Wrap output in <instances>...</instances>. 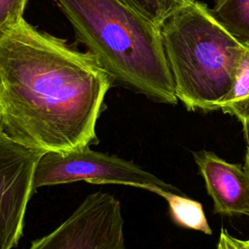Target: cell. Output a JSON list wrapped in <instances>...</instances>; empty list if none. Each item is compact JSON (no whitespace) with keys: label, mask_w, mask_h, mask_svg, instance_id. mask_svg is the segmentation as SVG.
<instances>
[{"label":"cell","mask_w":249,"mask_h":249,"mask_svg":"<svg viewBox=\"0 0 249 249\" xmlns=\"http://www.w3.org/2000/svg\"><path fill=\"white\" fill-rule=\"evenodd\" d=\"M112 84L89 53L24 18L0 34L2 130L26 147L45 153L96 142Z\"/></svg>","instance_id":"6da1fadb"},{"label":"cell","mask_w":249,"mask_h":249,"mask_svg":"<svg viewBox=\"0 0 249 249\" xmlns=\"http://www.w3.org/2000/svg\"><path fill=\"white\" fill-rule=\"evenodd\" d=\"M79 40L113 84L175 105L160 26L123 0H55Z\"/></svg>","instance_id":"7a4b0ae2"},{"label":"cell","mask_w":249,"mask_h":249,"mask_svg":"<svg viewBox=\"0 0 249 249\" xmlns=\"http://www.w3.org/2000/svg\"><path fill=\"white\" fill-rule=\"evenodd\" d=\"M175 93L188 111L219 110L230 91L244 43L204 3L187 1L160 25Z\"/></svg>","instance_id":"3957f363"},{"label":"cell","mask_w":249,"mask_h":249,"mask_svg":"<svg viewBox=\"0 0 249 249\" xmlns=\"http://www.w3.org/2000/svg\"><path fill=\"white\" fill-rule=\"evenodd\" d=\"M84 180L90 184H122L152 192L178 190L144 170L134 162L117 156L93 151L89 145L67 151L42 154L35 166L32 189Z\"/></svg>","instance_id":"277c9868"},{"label":"cell","mask_w":249,"mask_h":249,"mask_svg":"<svg viewBox=\"0 0 249 249\" xmlns=\"http://www.w3.org/2000/svg\"><path fill=\"white\" fill-rule=\"evenodd\" d=\"M28 249H125L120 201L104 192L88 196L60 226Z\"/></svg>","instance_id":"5b68a950"},{"label":"cell","mask_w":249,"mask_h":249,"mask_svg":"<svg viewBox=\"0 0 249 249\" xmlns=\"http://www.w3.org/2000/svg\"><path fill=\"white\" fill-rule=\"evenodd\" d=\"M43 153L0 129V249L16 247L21 237L35 166Z\"/></svg>","instance_id":"8992f818"},{"label":"cell","mask_w":249,"mask_h":249,"mask_svg":"<svg viewBox=\"0 0 249 249\" xmlns=\"http://www.w3.org/2000/svg\"><path fill=\"white\" fill-rule=\"evenodd\" d=\"M213 212L224 216H249V179L243 165L231 163L214 152L194 153Z\"/></svg>","instance_id":"52a82bcc"},{"label":"cell","mask_w":249,"mask_h":249,"mask_svg":"<svg viewBox=\"0 0 249 249\" xmlns=\"http://www.w3.org/2000/svg\"><path fill=\"white\" fill-rule=\"evenodd\" d=\"M244 43L234 80L230 91L218 103L224 114L234 117L242 125L245 135L249 134V42Z\"/></svg>","instance_id":"ba28073f"},{"label":"cell","mask_w":249,"mask_h":249,"mask_svg":"<svg viewBox=\"0 0 249 249\" xmlns=\"http://www.w3.org/2000/svg\"><path fill=\"white\" fill-rule=\"evenodd\" d=\"M153 193L162 196L167 204L172 221L185 229L212 234V230L207 222L203 207L198 201L177 194V192L155 189Z\"/></svg>","instance_id":"9c48e42d"},{"label":"cell","mask_w":249,"mask_h":249,"mask_svg":"<svg viewBox=\"0 0 249 249\" xmlns=\"http://www.w3.org/2000/svg\"><path fill=\"white\" fill-rule=\"evenodd\" d=\"M212 13L238 40L249 42V0H216Z\"/></svg>","instance_id":"30bf717a"},{"label":"cell","mask_w":249,"mask_h":249,"mask_svg":"<svg viewBox=\"0 0 249 249\" xmlns=\"http://www.w3.org/2000/svg\"><path fill=\"white\" fill-rule=\"evenodd\" d=\"M145 18L160 26L161 23L188 0H123Z\"/></svg>","instance_id":"8fae6325"},{"label":"cell","mask_w":249,"mask_h":249,"mask_svg":"<svg viewBox=\"0 0 249 249\" xmlns=\"http://www.w3.org/2000/svg\"><path fill=\"white\" fill-rule=\"evenodd\" d=\"M28 0H0V34L23 18Z\"/></svg>","instance_id":"7c38bea8"},{"label":"cell","mask_w":249,"mask_h":249,"mask_svg":"<svg viewBox=\"0 0 249 249\" xmlns=\"http://www.w3.org/2000/svg\"><path fill=\"white\" fill-rule=\"evenodd\" d=\"M215 249H242L238 238L232 236L226 229H222Z\"/></svg>","instance_id":"4fadbf2b"},{"label":"cell","mask_w":249,"mask_h":249,"mask_svg":"<svg viewBox=\"0 0 249 249\" xmlns=\"http://www.w3.org/2000/svg\"><path fill=\"white\" fill-rule=\"evenodd\" d=\"M243 168L248 176V179H249V146L247 147L246 149V152H245V156H244V163H243Z\"/></svg>","instance_id":"5bb4252c"},{"label":"cell","mask_w":249,"mask_h":249,"mask_svg":"<svg viewBox=\"0 0 249 249\" xmlns=\"http://www.w3.org/2000/svg\"><path fill=\"white\" fill-rule=\"evenodd\" d=\"M239 243L242 247V249H249V239H239Z\"/></svg>","instance_id":"9a60e30c"},{"label":"cell","mask_w":249,"mask_h":249,"mask_svg":"<svg viewBox=\"0 0 249 249\" xmlns=\"http://www.w3.org/2000/svg\"><path fill=\"white\" fill-rule=\"evenodd\" d=\"M0 129H2V117H1V112H0Z\"/></svg>","instance_id":"2e32d148"},{"label":"cell","mask_w":249,"mask_h":249,"mask_svg":"<svg viewBox=\"0 0 249 249\" xmlns=\"http://www.w3.org/2000/svg\"><path fill=\"white\" fill-rule=\"evenodd\" d=\"M188 1H195V0H188Z\"/></svg>","instance_id":"e0dca14e"}]
</instances>
